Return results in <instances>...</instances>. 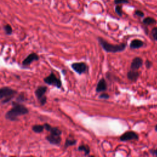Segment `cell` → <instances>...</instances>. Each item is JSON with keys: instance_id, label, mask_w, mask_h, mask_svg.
<instances>
[{"instance_id": "6da1fadb", "label": "cell", "mask_w": 157, "mask_h": 157, "mask_svg": "<svg viewBox=\"0 0 157 157\" xmlns=\"http://www.w3.org/2000/svg\"><path fill=\"white\" fill-rule=\"evenodd\" d=\"M12 108L7 111L5 115L6 119L12 122L18 120V117L26 115L29 110L25 106L18 102H12Z\"/></svg>"}, {"instance_id": "7a4b0ae2", "label": "cell", "mask_w": 157, "mask_h": 157, "mask_svg": "<svg viewBox=\"0 0 157 157\" xmlns=\"http://www.w3.org/2000/svg\"><path fill=\"white\" fill-rule=\"evenodd\" d=\"M98 40L100 45L102 47L104 51L108 53L120 52L125 50L127 47L126 43H123L119 45H113L108 43L107 41H105L102 38H100V37L98 38Z\"/></svg>"}, {"instance_id": "3957f363", "label": "cell", "mask_w": 157, "mask_h": 157, "mask_svg": "<svg viewBox=\"0 0 157 157\" xmlns=\"http://www.w3.org/2000/svg\"><path fill=\"white\" fill-rule=\"evenodd\" d=\"M17 93L15 90H13L11 87H4L0 89V99L4 100L2 101V103H7L9 101L12 99L14 96Z\"/></svg>"}, {"instance_id": "277c9868", "label": "cell", "mask_w": 157, "mask_h": 157, "mask_svg": "<svg viewBox=\"0 0 157 157\" xmlns=\"http://www.w3.org/2000/svg\"><path fill=\"white\" fill-rule=\"evenodd\" d=\"M47 91V87L44 85L39 86L35 91V96L38 99L41 106H44L47 102V97L45 96Z\"/></svg>"}, {"instance_id": "5b68a950", "label": "cell", "mask_w": 157, "mask_h": 157, "mask_svg": "<svg viewBox=\"0 0 157 157\" xmlns=\"http://www.w3.org/2000/svg\"><path fill=\"white\" fill-rule=\"evenodd\" d=\"M44 82L49 85L56 87L58 89H60L62 86V83L60 78H57L53 72L44 78Z\"/></svg>"}, {"instance_id": "8992f818", "label": "cell", "mask_w": 157, "mask_h": 157, "mask_svg": "<svg viewBox=\"0 0 157 157\" xmlns=\"http://www.w3.org/2000/svg\"><path fill=\"white\" fill-rule=\"evenodd\" d=\"M71 68L72 70L78 73V74H82L85 73L88 70V66L87 64L84 62H76L71 64Z\"/></svg>"}, {"instance_id": "52a82bcc", "label": "cell", "mask_w": 157, "mask_h": 157, "mask_svg": "<svg viewBox=\"0 0 157 157\" xmlns=\"http://www.w3.org/2000/svg\"><path fill=\"white\" fill-rule=\"evenodd\" d=\"M139 136L137 134L133 131H127L120 137V139L121 141H128L130 140H138Z\"/></svg>"}, {"instance_id": "ba28073f", "label": "cell", "mask_w": 157, "mask_h": 157, "mask_svg": "<svg viewBox=\"0 0 157 157\" xmlns=\"http://www.w3.org/2000/svg\"><path fill=\"white\" fill-rule=\"evenodd\" d=\"M39 60V55L36 53H31L28 55L22 62V65L28 66L30 65L31 63L35 61H38Z\"/></svg>"}, {"instance_id": "9c48e42d", "label": "cell", "mask_w": 157, "mask_h": 157, "mask_svg": "<svg viewBox=\"0 0 157 157\" xmlns=\"http://www.w3.org/2000/svg\"><path fill=\"white\" fill-rule=\"evenodd\" d=\"M46 140H47L50 144L58 145L60 144L62 142L61 136L55 135L52 134H50V135L45 137Z\"/></svg>"}, {"instance_id": "30bf717a", "label": "cell", "mask_w": 157, "mask_h": 157, "mask_svg": "<svg viewBox=\"0 0 157 157\" xmlns=\"http://www.w3.org/2000/svg\"><path fill=\"white\" fill-rule=\"evenodd\" d=\"M142 64H143L142 59L140 57H136L133 60L130 66V68L132 70L137 71L141 67H142Z\"/></svg>"}, {"instance_id": "8fae6325", "label": "cell", "mask_w": 157, "mask_h": 157, "mask_svg": "<svg viewBox=\"0 0 157 157\" xmlns=\"http://www.w3.org/2000/svg\"><path fill=\"white\" fill-rule=\"evenodd\" d=\"M107 84H106V82L105 81L104 78H102V79H101L98 83V84L96 85V91L97 93H100V92H103L106 91L107 90Z\"/></svg>"}, {"instance_id": "7c38bea8", "label": "cell", "mask_w": 157, "mask_h": 157, "mask_svg": "<svg viewBox=\"0 0 157 157\" xmlns=\"http://www.w3.org/2000/svg\"><path fill=\"white\" fill-rule=\"evenodd\" d=\"M139 72L137 71L131 70L127 73V77L129 80L131 81H136L139 77Z\"/></svg>"}, {"instance_id": "4fadbf2b", "label": "cell", "mask_w": 157, "mask_h": 157, "mask_svg": "<svg viewBox=\"0 0 157 157\" xmlns=\"http://www.w3.org/2000/svg\"><path fill=\"white\" fill-rule=\"evenodd\" d=\"M144 43L142 41L139 39H134L130 43V47L131 49H137L142 47Z\"/></svg>"}, {"instance_id": "5bb4252c", "label": "cell", "mask_w": 157, "mask_h": 157, "mask_svg": "<svg viewBox=\"0 0 157 157\" xmlns=\"http://www.w3.org/2000/svg\"><path fill=\"white\" fill-rule=\"evenodd\" d=\"M143 24L145 25H155L156 24V20L155 18L150 17H147L143 19Z\"/></svg>"}, {"instance_id": "9a60e30c", "label": "cell", "mask_w": 157, "mask_h": 157, "mask_svg": "<svg viewBox=\"0 0 157 157\" xmlns=\"http://www.w3.org/2000/svg\"><path fill=\"white\" fill-rule=\"evenodd\" d=\"M44 130V125H35L32 127V130L36 133H42Z\"/></svg>"}, {"instance_id": "2e32d148", "label": "cell", "mask_w": 157, "mask_h": 157, "mask_svg": "<svg viewBox=\"0 0 157 157\" xmlns=\"http://www.w3.org/2000/svg\"><path fill=\"white\" fill-rule=\"evenodd\" d=\"M78 150L81 151V152H84L85 154L87 155H89L90 152V147L87 145H81L80 146H78Z\"/></svg>"}, {"instance_id": "e0dca14e", "label": "cell", "mask_w": 157, "mask_h": 157, "mask_svg": "<svg viewBox=\"0 0 157 157\" xmlns=\"http://www.w3.org/2000/svg\"><path fill=\"white\" fill-rule=\"evenodd\" d=\"M76 143H77V141L76 139H69V138H68V139H66V140L65 141L64 147H65V148L66 149L70 146H72V145H76Z\"/></svg>"}, {"instance_id": "ac0fdd59", "label": "cell", "mask_w": 157, "mask_h": 157, "mask_svg": "<svg viewBox=\"0 0 157 157\" xmlns=\"http://www.w3.org/2000/svg\"><path fill=\"white\" fill-rule=\"evenodd\" d=\"M3 29H4V32H5V33L7 35H11L12 34L13 30H12V28L11 25L7 24L6 25H4L3 26Z\"/></svg>"}, {"instance_id": "d6986e66", "label": "cell", "mask_w": 157, "mask_h": 157, "mask_svg": "<svg viewBox=\"0 0 157 157\" xmlns=\"http://www.w3.org/2000/svg\"><path fill=\"white\" fill-rule=\"evenodd\" d=\"M115 11L118 16L122 17L123 16V9L120 4H117L115 7Z\"/></svg>"}, {"instance_id": "ffe728a7", "label": "cell", "mask_w": 157, "mask_h": 157, "mask_svg": "<svg viewBox=\"0 0 157 157\" xmlns=\"http://www.w3.org/2000/svg\"><path fill=\"white\" fill-rule=\"evenodd\" d=\"M25 98H25L24 93H22L20 94L18 96V97L16 98V101H17V102L21 103L24 102V101L26 100Z\"/></svg>"}, {"instance_id": "44dd1931", "label": "cell", "mask_w": 157, "mask_h": 157, "mask_svg": "<svg viewBox=\"0 0 157 157\" xmlns=\"http://www.w3.org/2000/svg\"><path fill=\"white\" fill-rule=\"evenodd\" d=\"M152 36L155 41H157V27H154L152 30Z\"/></svg>"}, {"instance_id": "7402d4cb", "label": "cell", "mask_w": 157, "mask_h": 157, "mask_svg": "<svg viewBox=\"0 0 157 157\" xmlns=\"http://www.w3.org/2000/svg\"><path fill=\"white\" fill-rule=\"evenodd\" d=\"M115 4H128L130 3L129 0H114Z\"/></svg>"}, {"instance_id": "603a6c76", "label": "cell", "mask_w": 157, "mask_h": 157, "mask_svg": "<svg viewBox=\"0 0 157 157\" xmlns=\"http://www.w3.org/2000/svg\"><path fill=\"white\" fill-rule=\"evenodd\" d=\"M135 15L137 17H144V13L142 11L136 10L135 12Z\"/></svg>"}, {"instance_id": "cb8c5ba5", "label": "cell", "mask_w": 157, "mask_h": 157, "mask_svg": "<svg viewBox=\"0 0 157 157\" xmlns=\"http://www.w3.org/2000/svg\"><path fill=\"white\" fill-rule=\"evenodd\" d=\"M99 98L100 99H108L109 98V95L108 93H101V94L99 96Z\"/></svg>"}, {"instance_id": "d4e9b609", "label": "cell", "mask_w": 157, "mask_h": 157, "mask_svg": "<svg viewBox=\"0 0 157 157\" xmlns=\"http://www.w3.org/2000/svg\"><path fill=\"white\" fill-rule=\"evenodd\" d=\"M145 64V66L147 69H150L152 66V63L149 60H146Z\"/></svg>"}, {"instance_id": "484cf974", "label": "cell", "mask_w": 157, "mask_h": 157, "mask_svg": "<svg viewBox=\"0 0 157 157\" xmlns=\"http://www.w3.org/2000/svg\"><path fill=\"white\" fill-rule=\"evenodd\" d=\"M150 153H152L153 155H155L157 156V149L156 150H150Z\"/></svg>"}, {"instance_id": "4316f807", "label": "cell", "mask_w": 157, "mask_h": 157, "mask_svg": "<svg viewBox=\"0 0 157 157\" xmlns=\"http://www.w3.org/2000/svg\"><path fill=\"white\" fill-rule=\"evenodd\" d=\"M155 130L157 132V125H156L155 127Z\"/></svg>"}]
</instances>
